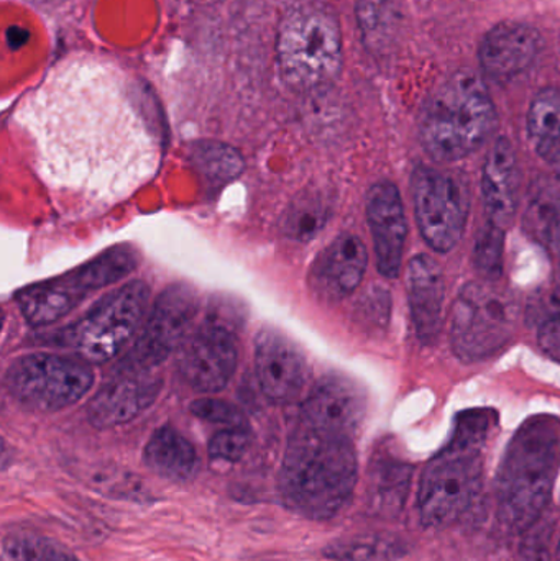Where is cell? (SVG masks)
<instances>
[{"label": "cell", "instance_id": "obj_27", "mask_svg": "<svg viewBox=\"0 0 560 561\" xmlns=\"http://www.w3.org/2000/svg\"><path fill=\"white\" fill-rule=\"evenodd\" d=\"M191 161L197 173L210 184L222 186L239 178L243 170V160L239 151L219 141H201L191 150Z\"/></svg>", "mask_w": 560, "mask_h": 561}, {"label": "cell", "instance_id": "obj_23", "mask_svg": "<svg viewBox=\"0 0 560 561\" xmlns=\"http://www.w3.org/2000/svg\"><path fill=\"white\" fill-rule=\"evenodd\" d=\"M413 468L397 458H384L374 463L368 483V507L377 516L397 517L408 501Z\"/></svg>", "mask_w": 560, "mask_h": 561}, {"label": "cell", "instance_id": "obj_14", "mask_svg": "<svg viewBox=\"0 0 560 561\" xmlns=\"http://www.w3.org/2000/svg\"><path fill=\"white\" fill-rule=\"evenodd\" d=\"M239 363V346L232 332L219 323L201 327L181 355V373L191 388L206 394L222 391Z\"/></svg>", "mask_w": 560, "mask_h": 561}, {"label": "cell", "instance_id": "obj_20", "mask_svg": "<svg viewBox=\"0 0 560 561\" xmlns=\"http://www.w3.org/2000/svg\"><path fill=\"white\" fill-rule=\"evenodd\" d=\"M446 280L433 256L418 255L408 265V300L418 339L424 345L436 342L443 327Z\"/></svg>", "mask_w": 560, "mask_h": 561}, {"label": "cell", "instance_id": "obj_17", "mask_svg": "<svg viewBox=\"0 0 560 561\" xmlns=\"http://www.w3.org/2000/svg\"><path fill=\"white\" fill-rule=\"evenodd\" d=\"M367 219L381 276L398 278L407 245L408 222L400 191L388 181L375 184L367 197Z\"/></svg>", "mask_w": 560, "mask_h": 561}, {"label": "cell", "instance_id": "obj_36", "mask_svg": "<svg viewBox=\"0 0 560 561\" xmlns=\"http://www.w3.org/2000/svg\"><path fill=\"white\" fill-rule=\"evenodd\" d=\"M556 559H558V561H560V537H559L558 553H556Z\"/></svg>", "mask_w": 560, "mask_h": 561}, {"label": "cell", "instance_id": "obj_19", "mask_svg": "<svg viewBox=\"0 0 560 561\" xmlns=\"http://www.w3.org/2000/svg\"><path fill=\"white\" fill-rule=\"evenodd\" d=\"M367 247L358 237H338L316 260L312 286L328 302H338L361 286L367 272Z\"/></svg>", "mask_w": 560, "mask_h": 561}, {"label": "cell", "instance_id": "obj_25", "mask_svg": "<svg viewBox=\"0 0 560 561\" xmlns=\"http://www.w3.org/2000/svg\"><path fill=\"white\" fill-rule=\"evenodd\" d=\"M528 134L539 157L555 161L560 153V88L549 85L533 98Z\"/></svg>", "mask_w": 560, "mask_h": 561}, {"label": "cell", "instance_id": "obj_32", "mask_svg": "<svg viewBox=\"0 0 560 561\" xmlns=\"http://www.w3.org/2000/svg\"><path fill=\"white\" fill-rule=\"evenodd\" d=\"M249 448L250 434L247 427H227L210 438L209 457L216 461L237 463L245 457Z\"/></svg>", "mask_w": 560, "mask_h": 561}, {"label": "cell", "instance_id": "obj_28", "mask_svg": "<svg viewBox=\"0 0 560 561\" xmlns=\"http://www.w3.org/2000/svg\"><path fill=\"white\" fill-rule=\"evenodd\" d=\"M0 561H79L75 553L49 537L32 530H12L5 534Z\"/></svg>", "mask_w": 560, "mask_h": 561}, {"label": "cell", "instance_id": "obj_5", "mask_svg": "<svg viewBox=\"0 0 560 561\" xmlns=\"http://www.w3.org/2000/svg\"><path fill=\"white\" fill-rule=\"evenodd\" d=\"M499 124L495 104L482 79L469 69L444 79L424 102L420 141L439 163H454L476 153Z\"/></svg>", "mask_w": 560, "mask_h": 561}, {"label": "cell", "instance_id": "obj_10", "mask_svg": "<svg viewBox=\"0 0 560 561\" xmlns=\"http://www.w3.org/2000/svg\"><path fill=\"white\" fill-rule=\"evenodd\" d=\"M7 388L30 411L56 412L84 398L94 382L84 359L32 353L20 356L7 369Z\"/></svg>", "mask_w": 560, "mask_h": 561}, {"label": "cell", "instance_id": "obj_35", "mask_svg": "<svg viewBox=\"0 0 560 561\" xmlns=\"http://www.w3.org/2000/svg\"><path fill=\"white\" fill-rule=\"evenodd\" d=\"M555 163H556V171H558V176L560 180V153L558 154V158H556Z\"/></svg>", "mask_w": 560, "mask_h": 561}, {"label": "cell", "instance_id": "obj_12", "mask_svg": "<svg viewBox=\"0 0 560 561\" xmlns=\"http://www.w3.org/2000/svg\"><path fill=\"white\" fill-rule=\"evenodd\" d=\"M199 310V297L187 284L167 287L155 302L125 366L153 369L183 343Z\"/></svg>", "mask_w": 560, "mask_h": 561}, {"label": "cell", "instance_id": "obj_18", "mask_svg": "<svg viewBox=\"0 0 560 561\" xmlns=\"http://www.w3.org/2000/svg\"><path fill=\"white\" fill-rule=\"evenodd\" d=\"M541 48L542 36L535 26L522 22H502L483 35L479 45V61L490 78H515L536 61Z\"/></svg>", "mask_w": 560, "mask_h": 561}, {"label": "cell", "instance_id": "obj_8", "mask_svg": "<svg viewBox=\"0 0 560 561\" xmlns=\"http://www.w3.org/2000/svg\"><path fill=\"white\" fill-rule=\"evenodd\" d=\"M148 300V284L144 280L127 283L99 300L78 322L62 330V343L85 363L108 362L140 329Z\"/></svg>", "mask_w": 560, "mask_h": 561}, {"label": "cell", "instance_id": "obj_31", "mask_svg": "<svg viewBox=\"0 0 560 561\" xmlns=\"http://www.w3.org/2000/svg\"><path fill=\"white\" fill-rule=\"evenodd\" d=\"M328 220V207L316 199H305L292 210L286 229L295 239L306 240L315 237Z\"/></svg>", "mask_w": 560, "mask_h": 561}, {"label": "cell", "instance_id": "obj_22", "mask_svg": "<svg viewBox=\"0 0 560 561\" xmlns=\"http://www.w3.org/2000/svg\"><path fill=\"white\" fill-rule=\"evenodd\" d=\"M144 461L155 474L174 483L193 480L199 465L193 444L170 425L151 435L145 445Z\"/></svg>", "mask_w": 560, "mask_h": 561}, {"label": "cell", "instance_id": "obj_13", "mask_svg": "<svg viewBox=\"0 0 560 561\" xmlns=\"http://www.w3.org/2000/svg\"><path fill=\"white\" fill-rule=\"evenodd\" d=\"M255 368L266 398L279 404L298 401L311 378L302 350L273 327H265L256 335Z\"/></svg>", "mask_w": 560, "mask_h": 561}, {"label": "cell", "instance_id": "obj_34", "mask_svg": "<svg viewBox=\"0 0 560 561\" xmlns=\"http://www.w3.org/2000/svg\"><path fill=\"white\" fill-rule=\"evenodd\" d=\"M538 340L542 352L560 363V307L538 317Z\"/></svg>", "mask_w": 560, "mask_h": 561}, {"label": "cell", "instance_id": "obj_33", "mask_svg": "<svg viewBox=\"0 0 560 561\" xmlns=\"http://www.w3.org/2000/svg\"><path fill=\"white\" fill-rule=\"evenodd\" d=\"M191 412L203 421L222 424L227 427H247L245 417L239 408L219 399H197L191 404Z\"/></svg>", "mask_w": 560, "mask_h": 561}, {"label": "cell", "instance_id": "obj_9", "mask_svg": "<svg viewBox=\"0 0 560 561\" xmlns=\"http://www.w3.org/2000/svg\"><path fill=\"white\" fill-rule=\"evenodd\" d=\"M137 263L132 247H115L61 278L20 290L16 302L32 325H48L71 312L89 294L130 275Z\"/></svg>", "mask_w": 560, "mask_h": 561}, {"label": "cell", "instance_id": "obj_4", "mask_svg": "<svg viewBox=\"0 0 560 561\" xmlns=\"http://www.w3.org/2000/svg\"><path fill=\"white\" fill-rule=\"evenodd\" d=\"M495 424V412L472 409L457 415L453 437L426 465L418 488V511L427 529L456 523L479 493L483 447Z\"/></svg>", "mask_w": 560, "mask_h": 561}, {"label": "cell", "instance_id": "obj_24", "mask_svg": "<svg viewBox=\"0 0 560 561\" xmlns=\"http://www.w3.org/2000/svg\"><path fill=\"white\" fill-rule=\"evenodd\" d=\"M410 549L407 540L393 534H364L328 543L322 556L332 561H397Z\"/></svg>", "mask_w": 560, "mask_h": 561}, {"label": "cell", "instance_id": "obj_3", "mask_svg": "<svg viewBox=\"0 0 560 561\" xmlns=\"http://www.w3.org/2000/svg\"><path fill=\"white\" fill-rule=\"evenodd\" d=\"M560 468V419L536 415L516 431L496 477L500 523L523 534L538 524L551 501Z\"/></svg>", "mask_w": 560, "mask_h": 561}, {"label": "cell", "instance_id": "obj_26", "mask_svg": "<svg viewBox=\"0 0 560 561\" xmlns=\"http://www.w3.org/2000/svg\"><path fill=\"white\" fill-rule=\"evenodd\" d=\"M357 22L365 45L375 51H384L397 38L400 10L393 0H358Z\"/></svg>", "mask_w": 560, "mask_h": 561}, {"label": "cell", "instance_id": "obj_30", "mask_svg": "<svg viewBox=\"0 0 560 561\" xmlns=\"http://www.w3.org/2000/svg\"><path fill=\"white\" fill-rule=\"evenodd\" d=\"M503 255H505V229L489 220L480 229L476 249H473V262L483 280L499 283L503 275Z\"/></svg>", "mask_w": 560, "mask_h": 561}, {"label": "cell", "instance_id": "obj_1", "mask_svg": "<svg viewBox=\"0 0 560 561\" xmlns=\"http://www.w3.org/2000/svg\"><path fill=\"white\" fill-rule=\"evenodd\" d=\"M19 121L46 178L92 199L134 193L160 163L157 131L130 82L99 59L53 69L23 101Z\"/></svg>", "mask_w": 560, "mask_h": 561}, {"label": "cell", "instance_id": "obj_29", "mask_svg": "<svg viewBox=\"0 0 560 561\" xmlns=\"http://www.w3.org/2000/svg\"><path fill=\"white\" fill-rule=\"evenodd\" d=\"M526 227L542 245L560 252V196L539 193L526 210Z\"/></svg>", "mask_w": 560, "mask_h": 561}, {"label": "cell", "instance_id": "obj_11", "mask_svg": "<svg viewBox=\"0 0 560 561\" xmlns=\"http://www.w3.org/2000/svg\"><path fill=\"white\" fill-rule=\"evenodd\" d=\"M414 214L424 242L437 253L456 249L469 220V191L453 173L420 167L411 178Z\"/></svg>", "mask_w": 560, "mask_h": 561}, {"label": "cell", "instance_id": "obj_15", "mask_svg": "<svg viewBox=\"0 0 560 561\" xmlns=\"http://www.w3.org/2000/svg\"><path fill=\"white\" fill-rule=\"evenodd\" d=\"M160 389L161 379L151 369L124 365V369L102 386L89 402V422L98 428L127 424L157 401Z\"/></svg>", "mask_w": 560, "mask_h": 561}, {"label": "cell", "instance_id": "obj_6", "mask_svg": "<svg viewBox=\"0 0 560 561\" xmlns=\"http://www.w3.org/2000/svg\"><path fill=\"white\" fill-rule=\"evenodd\" d=\"M276 61L286 84L299 91L334 81L342 68V33L334 12L315 2L289 10L279 23Z\"/></svg>", "mask_w": 560, "mask_h": 561}, {"label": "cell", "instance_id": "obj_16", "mask_svg": "<svg viewBox=\"0 0 560 561\" xmlns=\"http://www.w3.org/2000/svg\"><path fill=\"white\" fill-rule=\"evenodd\" d=\"M367 411L364 391L344 376H325L302 404L301 422L328 434L354 437Z\"/></svg>", "mask_w": 560, "mask_h": 561}, {"label": "cell", "instance_id": "obj_2", "mask_svg": "<svg viewBox=\"0 0 560 561\" xmlns=\"http://www.w3.org/2000/svg\"><path fill=\"white\" fill-rule=\"evenodd\" d=\"M358 481L352 438L302 424L293 432L278 474L283 504L309 520H331L351 504Z\"/></svg>", "mask_w": 560, "mask_h": 561}, {"label": "cell", "instance_id": "obj_21", "mask_svg": "<svg viewBox=\"0 0 560 561\" xmlns=\"http://www.w3.org/2000/svg\"><path fill=\"white\" fill-rule=\"evenodd\" d=\"M519 171L515 148L499 138L487 153L482 168V196L490 222L505 229L518 207Z\"/></svg>", "mask_w": 560, "mask_h": 561}, {"label": "cell", "instance_id": "obj_7", "mask_svg": "<svg viewBox=\"0 0 560 561\" xmlns=\"http://www.w3.org/2000/svg\"><path fill=\"white\" fill-rule=\"evenodd\" d=\"M518 306L512 294L492 280L460 289L453 309L450 340L464 362H480L502 352L515 335Z\"/></svg>", "mask_w": 560, "mask_h": 561}]
</instances>
